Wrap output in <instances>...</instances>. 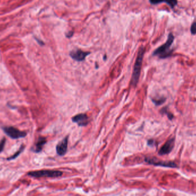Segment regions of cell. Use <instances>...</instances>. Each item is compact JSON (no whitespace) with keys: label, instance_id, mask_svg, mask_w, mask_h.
<instances>
[{"label":"cell","instance_id":"1","mask_svg":"<svg viewBox=\"0 0 196 196\" xmlns=\"http://www.w3.org/2000/svg\"><path fill=\"white\" fill-rule=\"evenodd\" d=\"M174 40V36L172 33H170L168 35L166 42L156 49L153 52V55L158 56L161 58H165L169 57L172 53V50H170V47Z\"/></svg>","mask_w":196,"mask_h":196},{"label":"cell","instance_id":"2","mask_svg":"<svg viewBox=\"0 0 196 196\" xmlns=\"http://www.w3.org/2000/svg\"><path fill=\"white\" fill-rule=\"evenodd\" d=\"M144 48L143 46L141 47L139 50L138 56L136 59L135 63L134 64V67L133 70V75L131 78V84L134 86H136L138 82L140 74H141V70L142 68V60L144 58Z\"/></svg>","mask_w":196,"mask_h":196},{"label":"cell","instance_id":"3","mask_svg":"<svg viewBox=\"0 0 196 196\" xmlns=\"http://www.w3.org/2000/svg\"><path fill=\"white\" fill-rule=\"evenodd\" d=\"M27 175L34 177V178H58L63 175V172L59 170H41L30 172L27 173Z\"/></svg>","mask_w":196,"mask_h":196},{"label":"cell","instance_id":"4","mask_svg":"<svg viewBox=\"0 0 196 196\" xmlns=\"http://www.w3.org/2000/svg\"><path fill=\"white\" fill-rule=\"evenodd\" d=\"M2 129L7 135L13 139L24 138L27 136L26 132L21 131L17 128L12 126L3 127Z\"/></svg>","mask_w":196,"mask_h":196},{"label":"cell","instance_id":"5","mask_svg":"<svg viewBox=\"0 0 196 196\" xmlns=\"http://www.w3.org/2000/svg\"><path fill=\"white\" fill-rule=\"evenodd\" d=\"M146 162L148 163L151 164L156 166H160L163 167H171V168H175L177 167V165L173 162H166L159 161L156 158H146L145 159Z\"/></svg>","mask_w":196,"mask_h":196},{"label":"cell","instance_id":"6","mask_svg":"<svg viewBox=\"0 0 196 196\" xmlns=\"http://www.w3.org/2000/svg\"><path fill=\"white\" fill-rule=\"evenodd\" d=\"M175 139L174 138L169 139L166 143L162 146L161 149L159 151V154L160 156L167 155L171 153L174 147Z\"/></svg>","mask_w":196,"mask_h":196},{"label":"cell","instance_id":"7","mask_svg":"<svg viewBox=\"0 0 196 196\" xmlns=\"http://www.w3.org/2000/svg\"><path fill=\"white\" fill-rule=\"evenodd\" d=\"M90 53L88 52H84L81 49H76L73 50L70 52L69 55L72 58L77 62L83 61L87 56Z\"/></svg>","mask_w":196,"mask_h":196},{"label":"cell","instance_id":"8","mask_svg":"<svg viewBox=\"0 0 196 196\" xmlns=\"http://www.w3.org/2000/svg\"><path fill=\"white\" fill-rule=\"evenodd\" d=\"M68 147V137L64 138L56 146V152L58 155L63 156L65 154Z\"/></svg>","mask_w":196,"mask_h":196},{"label":"cell","instance_id":"9","mask_svg":"<svg viewBox=\"0 0 196 196\" xmlns=\"http://www.w3.org/2000/svg\"><path fill=\"white\" fill-rule=\"evenodd\" d=\"M72 120L79 126H85L88 123V118L85 114H79L74 116L72 118Z\"/></svg>","mask_w":196,"mask_h":196},{"label":"cell","instance_id":"10","mask_svg":"<svg viewBox=\"0 0 196 196\" xmlns=\"http://www.w3.org/2000/svg\"><path fill=\"white\" fill-rule=\"evenodd\" d=\"M46 138L39 137L37 140V142H36V147L34 150L35 153H40V151H41L44 145L46 144Z\"/></svg>","mask_w":196,"mask_h":196},{"label":"cell","instance_id":"11","mask_svg":"<svg viewBox=\"0 0 196 196\" xmlns=\"http://www.w3.org/2000/svg\"><path fill=\"white\" fill-rule=\"evenodd\" d=\"M24 149H25V146H24V145H21V146L20 147V148L19 149V150H18L14 154H13V155L11 156L8 158H7V160H8V161H11V160H13L16 159V158L18 156H19V155H20V154L23 151Z\"/></svg>","mask_w":196,"mask_h":196},{"label":"cell","instance_id":"12","mask_svg":"<svg viewBox=\"0 0 196 196\" xmlns=\"http://www.w3.org/2000/svg\"><path fill=\"white\" fill-rule=\"evenodd\" d=\"M164 2L167 4L172 9H174L178 4L177 0H164Z\"/></svg>","mask_w":196,"mask_h":196},{"label":"cell","instance_id":"13","mask_svg":"<svg viewBox=\"0 0 196 196\" xmlns=\"http://www.w3.org/2000/svg\"><path fill=\"white\" fill-rule=\"evenodd\" d=\"M165 100H166V99L165 98H160L159 99H153V102L156 106L161 105L165 102Z\"/></svg>","mask_w":196,"mask_h":196},{"label":"cell","instance_id":"14","mask_svg":"<svg viewBox=\"0 0 196 196\" xmlns=\"http://www.w3.org/2000/svg\"><path fill=\"white\" fill-rule=\"evenodd\" d=\"M190 32L191 35H196V22H194L191 24L190 27Z\"/></svg>","mask_w":196,"mask_h":196},{"label":"cell","instance_id":"15","mask_svg":"<svg viewBox=\"0 0 196 196\" xmlns=\"http://www.w3.org/2000/svg\"><path fill=\"white\" fill-rule=\"evenodd\" d=\"M5 142H6V139L5 138L2 139V141L0 142V153L3 151L4 149Z\"/></svg>","mask_w":196,"mask_h":196},{"label":"cell","instance_id":"16","mask_svg":"<svg viewBox=\"0 0 196 196\" xmlns=\"http://www.w3.org/2000/svg\"><path fill=\"white\" fill-rule=\"evenodd\" d=\"M149 2L152 5H157L164 2V0H149Z\"/></svg>","mask_w":196,"mask_h":196},{"label":"cell","instance_id":"17","mask_svg":"<svg viewBox=\"0 0 196 196\" xmlns=\"http://www.w3.org/2000/svg\"><path fill=\"white\" fill-rule=\"evenodd\" d=\"M164 110V112H165V113L167 114V116H168V118H169V119H170V120H172L173 119V118H174V116H173V114H172V113H170V112H167V111H166V110L165 109H163Z\"/></svg>","mask_w":196,"mask_h":196},{"label":"cell","instance_id":"18","mask_svg":"<svg viewBox=\"0 0 196 196\" xmlns=\"http://www.w3.org/2000/svg\"><path fill=\"white\" fill-rule=\"evenodd\" d=\"M73 34H74V33H73L72 32H68V33L66 34V36H67V37H68V38H70L72 36Z\"/></svg>","mask_w":196,"mask_h":196},{"label":"cell","instance_id":"19","mask_svg":"<svg viewBox=\"0 0 196 196\" xmlns=\"http://www.w3.org/2000/svg\"><path fill=\"white\" fill-rule=\"evenodd\" d=\"M36 39V40H37V41L39 43V44H40L41 46H43V45H44V43L42 41L40 40H39L38 39H37V38H35Z\"/></svg>","mask_w":196,"mask_h":196},{"label":"cell","instance_id":"20","mask_svg":"<svg viewBox=\"0 0 196 196\" xmlns=\"http://www.w3.org/2000/svg\"><path fill=\"white\" fill-rule=\"evenodd\" d=\"M154 143V141L152 139H150L149 141H148V144L150 146H152Z\"/></svg>","mask_w":196,"mask_h":196}]
</instances>
